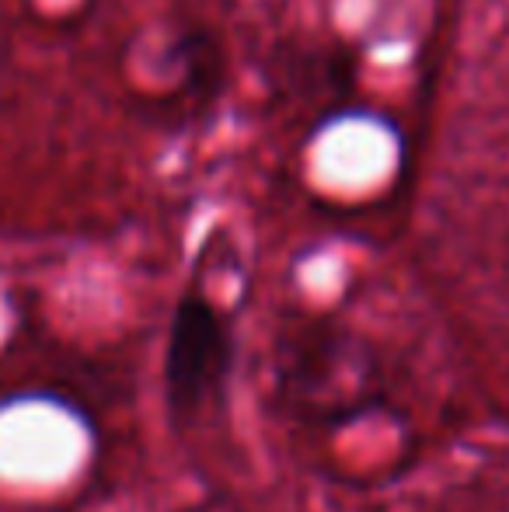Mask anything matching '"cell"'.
Masks as SVG:
<instances>
[{
    "instance_id": "6da1fadb",
    "label": "cell",
    "mask_w": 509,
    "mask_h": 512,
    "mask_svg": "<svg viewBox=\"0 0 509 512\" xmlns=\"http://www.w3.org/2000/svg\"><path fill=\"white\" fill-rule=\"evenodd\" d=\"M234 342L231 324L199 293L182 297L168 331L164 352V391L175 415H192L210 398H217L231 373Z\"/></svg>"
},
{
    "instance_id": "7a4b0ae2",
    "label": "cell",
    "mask_w": 509,
    "mask_h": 512,
    "mask_svg": "<svg viewBox=\"0 0 509 512\" xmlns=\"http://www.w3.org/2000/svg\"><path fill=\"white\" fill-rule=\"evenodd\" d=\"M178 60L185 70V88L189 91H213L220 77V49L210 35H189L178 46Z\"/></svg>"
}]
</instances>
